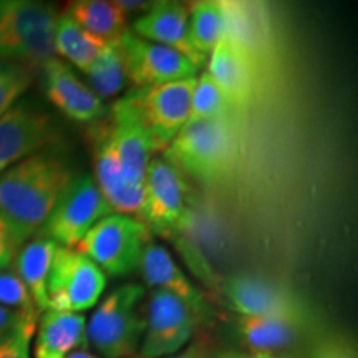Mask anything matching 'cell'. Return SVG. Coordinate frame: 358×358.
<instances>
[{
	"label": "cell",
	"instance_id": "17",
	"mask_svg": "<svg viewBox=\"0 0 358 358\" xmlns=\"http://www.w3.org/2000/svg\"><path fill=\"white\" fill-rule=\"evenodd\" d=\"M131 32L143 40L173 48L185 55L196 69H203L208 60L199 55L189 38V10L179 2H153L145 13L133 22Z\"/></svg>",
	"mask_w": 358,
	"mask_h": 358
},
{
	"label": "cell",
	"instance_id": "7",
	"mask_svg": "<svg viewBox=\"0 0 358 358\" xmlns=\"http://www.w3.org/2000/svg\"><path fill=\"white\" fill-rule=\"evenodd\" d=\"M106 289V275L77 249L58 245L47 280V310L82 313L93 308Z\"/></svg>",
	"mask_w": 358,
	"mask_h": 358
},
{
	"label": "cell",
	"instance_id": "15",
	"mask_svg": "<svg viewBox=\"0 0 358 358\" xmlns=\"http://www.w3.org/2000/svg\"><path fill=\"white\" fill-rule=\"evenodd\" d=\"M93 171H95L93 181L111 211L140 217L143 201H145V186L133 185L124 178L111 141L110 127L95 131Z\"/></svg>",
	"mask_w": 358,
	"mask_h": 358
},
{
	"label": "cell",
	"instance_id": "23",
	"mask_svg": "<svg viewBox=\"0 0 358 358\" xmlns=\"http://www.w3.org/2000/svg\"><path fill=\"white\" fill-rule=\"evenodd\" d=\"M66 13L85 32L103 42H115L127 32V13L108 0H77L70 2Z\"/></svg>",
	"mask_w": 358,
	"mask_h": 358
},
{
	"label": "cell",
	"instance_id": "32",
	"mask_svg": "<svg viewBox=\"0 0 358 358\" xmlns=\"http://www.w3.org/2000/svg\"><path fill=\"white\" fill-rule=\"evenodd\" d=\"M17 250H19V245H17L15 239H13L10 227L0 217V271L12 266Z\"/></svg>",
	"mask_w": 358,
	"mask_h": 358
},
{
	"label": "cell",
	"instance_id": "10",
	"mask_svg": "<svg viewBox=\"0 0 358 358\" xmlns=\"http://www.w3.org/2000/svg\"><path fill=\"white\" fill-rule=\"evenodd\" d=\"M224 297L239 317H272L310 322V312L301 295L261 275H232L222 285Z\"/></svg>",
	"mask_w": 358,
	"mask_h": 358
},
{
	"label": "cell",
	"instance_id": "5",
	"mask_svg": "<svg viewBox=\"0 0 358 358\" xmlns=\"http://www.w3.org/2000/svg\"><path fill=\"white\" fill-rule=\"evenodd\" d=\"M151 231L143 221L111 213L90 229L75 249L95 262L105 275L127 277L138 271Z\"/></svg>",
	"mask_w": 358,
	"mask_h": 358
},
{
	"label": "cell",
	"instance_id": "20",
	"mask_svg": "<svg viewBox=\"0 0 358 358\" xmlns=\"http://www.w3.org/2000/svg\"><path fill=\"white\" fill-rule=\"evenodd\" d=\"M88 345L83 313L45 310L35 330V358H65Z\"/></svg>",
	"mask_w": 358,
	"mask_h": 358
},
{
	"label": "cell",
	"instance_id": "28",
	"mask_svg": "<svg viewBox=\"0 0 358 358\" xmlns=\"http://www.w3.org/2000/svg\"><path fill=\"white\" fill-rule=\"evenodd\" d=\"M35 71L29 66L0 60V118L20 100L32 83Z\"/></svg>",
	"mask_w": 358,
	"mask_h": 358
},
{
	"label": "cell",
	"instance_id": "25",
	"mask_svg": "<svg viewBox=\"0 0 358 358\" xmlns=\"http://www.w3.org/2000/svg\"><path fill=\"white\" fill-rule=\"evenodd\" d=\"M90 85L88 87L101 98L103 101L108 100L123 92L128 82L127 73V55L122 38L108 42L103 52L93 62L87 73Z\"/></svg>",
	"mask_w": 358,
	"mask_h": 358
},
{
	"label": "cell",
	"instance_id": "30",
	"mask_svg": "<svg viewBox=\"0 0 358 358\" xmlns=\"http://www.w3.org/2000/svg\"><path fill=\"white\" fill-rule=\"evenodd\" d=\"M37 324L38 317H22L17 329L0 343V358H30V343Z\"/></svg>",
	"mask_w": 358,
	"mask_h": 358
},
{
	"label": "cell",
	"instance_id": "3",
	"mask_svg": "<svg viewBox=\"0 0 358 358\" xmlns=\"http://www.w3.org/2000/svg\"><path fill=\"white\" fill-rule=\"evenodd\" d=\"M58 13L35 0H0V60L42 70L55 58L53 32Z\"/></svg>",
	"mask_w": 358,
	"mask_h": 358
},
{
	"label": "cell",
	"instance_id": "12",
	"mask_svg": "<svg viewBox=\"0 0 358 358\" xmlns=\"http://www.w3.org/2000/svg\"><path fill=\"white\" fill-rule=\"evenodd\" d=\"M145 201L140 221L150 231H174L185 222L187 186L185 176L164 158H153L145 174Z\"/></svg>",
	"mask_w": 358,
	"mask_h": 358
},
{
	"label": "cell",
	"instance_id": "9",
	"mask_svg": "<svg viewBox=\"0 0 358 358\" xmlns=\"http://www.w3.org/2000/svg\"><path fill=\"white\" fill-rule=\"evenodd\" d=\"M145 317V335L140 345L145 358H164L178 353L204 319L181 299L158 289H153L148 297Z\"/></svg>",
	"mask_w": 358,
	"mask_h": 358
},
{
	"label": "cell",
	"instance_id": "31",
	"mask_svg": "<svg viewBox=\"0 0 358 358\" xmlns=\"http://www.w3.org/2000/svg\"><path fill=\"white\" fill-rule=\"evenodd\" d=\"M307 358H358V353L352 338L335 334L317 340Z\"/></svg>",
	"mask_w": 358,
	"mask_h": 358
},
{
	"label": "cell",
	"instance_id": "8",
	"mask_svg": "<svg viewBox=\"0 0 358 358\" xmlns=\"http://www.w3.org/2000/svg\"><path fill=\"white\" fill-rule=\"evenodd\" d=\"M113 213L88 174H75L53 206L40 234L50 237L62 248L75 249L85 234Z\"/></svg>",
	"mask_w": 358,
	"mask_h": 358
},
{
	"label": "cell",
	"instance_id": "36",
	"mask_svg": "<svg viewBox=\"0 0 358 358\" xmlns=\"http://www.w3.org/2000/svg\"><path fill=\"white\" fill-rule=\"evenodd\" d=\"M219 358H252V357H249L248 353H243V352H226Z\"/></svg>",
	"mask_w": 358,
	"mask_h": 358
},
{
	"label": "cell",
	"instance_id": "22",
	"mask_svg": "<svg viewBox=\"0 0 358 358\" xmlns=\"http://www.w3.org/2000/svg\"><path fill=\"white\" fill-rule=\"evenodd\" d=\"M308 324L289 319H272V317H239L237 330L244 345L254 355H274L294 345Z\"/></svg>",
	"mask_w": 358,
	"mask_h": 358
},
{
	"label": "cell",
	"instance_id": "11",
	"mask_svg": "<svg viewBox=\"0 0 358 358\" xmlns=\"http://www.w3.org/2000/svg\"><path fill=\"white\" fill-rule=\"evenodd\" d=\"M57 141L55 120L35 103L19 100L0 118V174Z\"/></svg>",
	"mask_w": 358,
	"mask_h": 358
},
{
	"label": "cell",
	"instance_id": "24",
	"mask_svg": "<svg viewBox=\"0 0 358 358\" xmlns=\"http://www.w3.org/2000/svg\"><path fill=\"white\" fill-rule=\"evenodd\" d=\"M105 45L106 42L85 32L69 13H58L53 32V50L57 58H65L80 71L87 73Z\"/></svg>",
	"mask_w": 358,
	"mask_h": 358
},
{
	"label": "cell",
	"instance_id": "19",
	"mask_svg": "<svg viewBox=\"0 0 358 358\" xmlns=\"http://www.w3.org/2000/svg\"><path fill=\"white\" fill-rule=\"evenodd\" d=\"M138 271L141 272L145 284L151 289L173 294L174 297L181 299L191 308H194L199 315L204 317L208 313L204 294L187 279V275L163 245L150 241L141 256Z\"/></svg>",
	"mask_w": 358,
	"mask_h": 358
},
{
	"label": "cell",
	"instance_id": "35",
	"mask_svg": "<svg viewBox=\"0 0 358 358\" xmlns=\"http://www.w3.org/2000/svg\"><path fill=\"white\" fill-rule=\"evenodd\" d=\"M65 358H98L95 353L92 352H87V350H75L71 352L70 355H66Z\"/></svg>",
	"mask_w": 358,
	"mask_h": 358
},
{
	"label": "cell",
	"instance_id": "37",
	"mask_svg": "<svg viewBox=\"0 0 358 358\" xmlns=\"http://www.w3.org/2000/svg\"><path fill=\"white\" fill-rule=\"evenodd\" d=\"M252 358H277L275 355H266V353H261V355H254Z\"/></svg>",
	"mask_w": 358,
	"mask_h": 358
},
{
	"label": "cell",
	"instance_id": "33",
	"mask_svg": "<svg viewBox=\"0 0 358 358\" xmlns=\"http://www.w3.org/2000/svg\"><path fill=\"white\" fill-rule=\"evenodd\" d=\"M22 317H24V313L0 306V343H2L3 340H6L8 335L17 329V325L20 324Z\"/></svg>",
	"mask_w": 358,
	"mask_h": 358
},
{
	"label": "cell",
	"instance_id": "27",
	"mask_svg": "<svg viewBox=\"0 0 358 358\" xmlns=\"http://www.w3.org/2000/svg\"><path fill=\"white\" fill-rule=\"evenodd\" d=\"M236 110L206 71L196 78L191 100L192 120H234Z\"/></svg>",
	"mask_w": 358,
	"mask_h": 358
},
{
	"label": "cell",
	"instance_id": "29",
	"mask_svg": "<svg viewBox=\"0 0 358 358\" xmlns=\"http://www.w3.org/2000/svg\"><path fill=\"white\" fill-rule=\"evenodd\" d=\"M0 306L24 313V315H40L29 289L12 266L0 271Z\"/></svg>",
	"mask_w": 358,
	"mask_h": 358
},
{
	"label": "cell",
	"instance_id": "16",
	"mask_svg": "<svg viewBox=\"0 0 358 358\" xmlns=\"http://www.w3.org/2000/svg\"><path fill=\"white\" fill-rule=\"evenodd\" d=\"M43 92L48 101L66 118L93 123L105 115V101L73 73L69 64L52 58L42 66Z\"/></svg>",
	"mask_w": 358,
	"mask_h": 358
},
{
	"label": "cell",
	"instance_id": "18",
	"mask_svg": "<svg viewBox=\"0 0 358 358\" xmlns=\"http://www.w3.org/2000/svg\"><path fill=\"white\" fill-rule=\"evenodd\" d=\"M110 133L124 178L133 185L143 186L148 164L158 150L150 133L122 98L113 105Z\"/></svg>",
	"mask_w": 358,
	"mask_h": 358
},
{
	"label": "cell",
	"instance_id": "4",
	"mask_svg": "<svg viewBox=\"0 0 358 358\" xmlns=\"http://www.w3.org/2000/svg\"><path fill=\"white\" fill-rule=\"evenodd\" d=\"M143 299L145 287L131 282L98 303L87 322V340L103 358H127L138 350L146 327Z\"/></svg>",
	"mask_w": 358,
	"mask_h": 358
},
{
	"label": "cell",
	"instance_id": "1",
	"mask_svg": "<svg viewBox=\"0 0 358 358\" xmlns=\"http://www.w3.org/2000/svg\"><path fill=\"white\" fill-rule=\"evenodd\" d=\"M73 178L69 159L52 148L0 174V217L8 224L19 248L42 232L53 206Z\"/></svg>",
	"mask_w": 358,
	"mask_h": 358
},
{
	"label": "cell",
	"instance_id": "2",
	"mask_svg": "<svg viewBox=\"0 0 358 358\" xmlns=\"http://www.w3.org/2000/svg\"><path fill=\"white\" fill-rule=\"evenodd\" d=\"M164 159L204 186L219 185L234 168V120H189L164 150Z\"/></svg>",
	"mask_w": 358,
	"mask_h": 358
},
{
	"label": "cell",
	"instance_id": "13",
	"mask_svg": "<svg viewBox=\"0 0 358 358\" xmlns=\"http://www.w3.org/2000/svg\"><path fill=\"white\" fill-rule=\"evenodd\" d=\"M122 43L127 55L128 82H131L134 88L198 77L199 69H196L185 55L164 45L136 37L131 30L123 34Z\"/></svg>",
	"mask_w": 358,
	"mask_h": 358
},
{
	"label": "cell",
	"instance_id": "21",
	"mask_svg": "<svg viewBox=\"0 0 358 358\" xmlns=\"http://www.w3.org/2000/svg\"><path fill=\"white\" fill-rule=\"evenodd\" d=\"M57 248L55 241L38 234L20 245L12 262V267L32 295L38 312H45L48 308L47 280Z\"/></svg>",
	"mask_w": 358,
	"mask_h": 358
},
{
	"label": "cell",
	"instance_id": "6",
	"mask_svg": "<svg viewBox=\"0 0 358 358\" xmlns=\"http://www.w3.org/2000/svg\"><path fill=\"white\" fill-rule=\"evenodd\" d=\"M196 78L133 88L122 98L150 133L158 153L166 150L191 120V100Z\"/></svg>",
	"mask_w": 358,
	"mask_h": 358
},
{
	"label": "cell",
	"instance_id": "14",
	"mask_svg": "<svg viewBox=\"0 0 358 358\" xmlns=\"http://www.w3.org/2000/svg\"><path fill=\"white\" fill-rule=\"evenodd\" d=\"M206 73L221 88L236 111L248 108L256 96V57L226 32L208 58Z\"/></svg>",
	"mask_w": 358,
	"mask_h": 358
},
{
	"label": "cell",
	"instance_id": "26",
	"mask_svg": "<svg viewBox=\"0 0 358 358\" xmlns=\"http://www.w3.org/2000/svg\"><path fill=\"white\" fill-rule=\"evenodd\" d=\"M226 32V8L216 0H201L189 12V38L194 50L208 60Z\"/></svg>",
	"mask_w": 358,
	"mask_h": 358
},
{
	"label": "cell",
	"instance_id": "34",
	"mask_svg": "<svg viewBox=\"0 0 358 358\" xmlns=\"http://www.w3.org/2000/svg\"><path fill=\"white\" fill-rule=\"evenodd\" d=\"M164 358H206V353L201 350L199 347H189L182 353H179V355H171Z\"/></svg>",
	"mask_w": 358,
	"mask_h": 358
}]
</instances>
